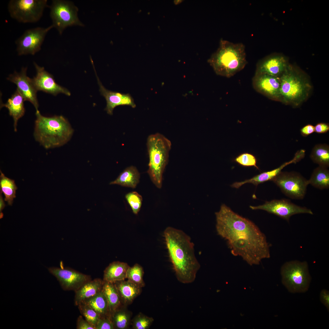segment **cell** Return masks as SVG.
Masks as SVG:
<instances>
[{
  "instance_id": "obj_1",
  "label": "cell",
  "mask_w": 329,
  "mask_h": 329,
  "mask_svg": "<svg viewBox=\"0 0 329 329\" xmlns=\"http://www.w3.org/2000/svg\"><path fill=\"white\" fill-rule=\"evenodd\" d=\"M215 215L218 234L227 241L232 255L241 256L250 265L270 257L266 237L254 223L225 204Z\"/></svg>"
},
{
  "instance_id": "obj_2",
  "label": "cell",
  "mask_w": 329,
  "mask_h": 329,
  "mask_svg": "<svg viewBox=\"0 0 329 329\" xmlns=\"http://www.w3.org/2000/svg\"><path fill=\"white\" fill-rule=\"evenodd\" d=\"M164 236L177 279L183 284L193 282L200 264L195 256L190 238L182 231L170 227L165 230Z\"/></svg>"
},
{
  "instance_id": "obj_3",
  "label": "cell",
  "mask_w": 329,
  "mask_h": 329,
  "mask_svg": "<svg viewBox=\"0 0 329 329\" xmlns=\"http://www.w3.org/2000/svg\"><path fill=\"white\" fill-rule=\"evenodd\" d=\"M34 135L36 140L45 148L62 146L70 138L73 129L63 116H46L36 111Z\"/></svg>"
},
{
  "instance_id": "obj_4",
  "label": "cell",
  "mask_w": 329,
  "mask_h": 329,
  "mask_svg": "<svg viewBox=\"0 0 329 329\" xmlns=\"http://www.w3.org/2000/svg\"><path fill=\"white\" fill-rule=\"evenodd\" d=\"M280 78L281 103L297 108L308 99L312 85L309 75L299 66L290 63Z\"/></svg>"
},
{
  "instance_id": "obj_5",
  "label": "cell",
  "mask_w": 329,
  "mask_h": 329,
  "mask_svg": "<svg viewBox=\"0 0 329 329\" xmlns=\"http://www.w3.org/2000/svg\"><path fill=\"white\" fill-rule=\"evenodd\" d=\"M218 75L230 78L243 69L247 63L245 45L221 39L219 46L208 60Z\"/></svg>"
},
{
  "instance_id": "obj_6",
  "label": "cell",
  "mask_w": 329,
  "mask_h": 329,
  "mask_svg": "<svg viewBox=\"0 0 329 329\" xmlns=\"http://www.w3.org/2000/svg\"><path fill=\"white\" fill-rule=\"evenodd\" d=\"M147 145L149 157L147 172L153 183L157 188H161L172 143L168 139L157 133L148 136Z\"/></svg>"
},
{
  "instance_id": "obj_7",
  "label": "cell",
  "mask_w": 329,
  "mask_h": 329,
  "mask_svg": "<svg viewBox=\"0 0 329 329\" xmlns=\"http://www.w3.org/2000/svg\"><path fill=\"white\" fill-rule=\"evenodd\" d=\"M281 273L282 283L289 292H304L308 290L311 279L306 262H286L282 266Z\"/></svg>"
},
{
  "instance_id": "obj_8",
  "label": "cell",
  "mask_w": 329,
  "mask_h": 329,
  "mask_svg": "<svg viewBox=\"0 0 329 329\" xmlns=\"http://www.w3.org/2000/svg\"><path fill=\"white\" fill-rule=\"evenodd\" d=\"M47 0H11L8 9L10 16L17 21L34 23L40 20L44 9L49 6Z\"/></svg>"
},
{
  "instance_id": "obj_9",
  "label": "cell",
  "mask_w": 329,
  "mask_h": 329,
  "mask_svg": "<svg viewBox=\"0 0 329 329\" xmlns=\"http://www.w3.org/2000/svg\"><path fill=\"white\" fill-rule=\"evenodd\" d=\"M51 25L61 34L67 27L73 26H83L79 19L78 8L72 2L54 0L49 6Z\"/></svg>"
},
{
  "instance_id": "obj_10",
  "label": "cell",
  "mask_w": 329,
  "mask_h": 329,
  "mask_svg": "<svg viewBox=\"0 0 329 329\" xmlns=\"http://www.w3.org/2000/svg\"><path fill=\"white\" fill-rule=\"evenodd\" d=\"M272 181L286 196L302 199L306 194L308 181L298 173L281 172Z\"/></svg>"
},
{
  "instance_id": "obj_11",
  "label": "cell",
  "mask_w": 329,
  "mask_h": 329,
  "mask_svg": "<svg viewBox=\"0 0 329 329\" xmlns=\"http://www.w3.org/2000/svg\"><path fill=\"white\" fill-rule=\"evenodd\" d=\"M53 27H37L26 30L15 41L19 55H34L41 50V46L48 32Z\"/></svg>"
},
{
  "instance_id": "obj_12",
  "label": "cell",
  "mask_w": 329,
  "mask_h": 329,
  "mask_svg": "<svg viewBox=\"0 0 329 329\" xmlns=\"http://www.w3.org/2000/svg\"><path fill=\"white\" fill-rule=\"evenodd\" d=\"M252 210H261L276 215L289 222L292 215L299 214H313L312 210L305 207L297 205L288 200H274L266 201L264 204L256 206H250Z\"/></svg>"
},
{
  "instance_id": "obj_13",
  "label": "cell",
  "mask_w": 329,
  "mask_h": 329,
  "mask_svg": "<svg viewBox=\"0 0 329 329\" xmlns=\"http://www.w3.org/2000/svg\"><path fill=\"white\" fill-rule=\"evenodd\" d=\"M49 272L58 281L61 287L65 291L74 292L86 282L92 280L89 275L83 274L68 267H50Z\"/></svg>"
},
{
  "instance_id": "obj_14",
  "label": "cell",
  "mask_w": 329,
  "mask_h": 329,
  "mask_svg": "<svg viewBox=\"0 0 329 329\" xmlns=\"http://www.w3.org/2000/svg\"><path fill=\"white\" fill-rule=\"evenodd\" d=\"M289 64L288 58L284 54L273 53L259 60L255 74H265L280 77Z\"/></svg>"
},
{
  "instance_id": "obj_15",
  "label": "cell",
  "mask_w": 329,
  "mask_h": 329,
  "mask_svg": "<svg viewBox=\"0 0 329 329\" xmlns=\"http://www.w3.org/2000/svg\"><path fill=\"white\" fill-rule=\"evenodd\" d=\"M252 81L256 91L270 99L281 102L280 77L265 74H255Z\"/></svg>"
},
{
  "instance_id": "obj_16",
  "label": "cell",
  "mask_w": 329,
  "mask_h": 329,
  "mask_svg": "<svg viewBox=\"0 0 329 329\" xmlns=\"http://www.w3.org/2000/svg\"><path fill=\"white\" fill-rule=\"evenodd\" d=\"M34 64L36 74L32 80L37 91H41L54 96L59 93H63L68 96L71 95L68 89L56 83L53 76L46 71L43 67L39 66L35 62Z\"/></svg>"
},
{
  "instance_id": "obj_17",
  "label": "cell",
  "mask_w": 329,
  "mask_h": 329,
  "mask_svg": "<svg viewBox=\"0 0 329 329\" xmlns=\"http://www.w3.org/2000/svg\"><path fill=\"white\" fill-rule=\"evenodd\" d=\"M27 67L22 68L20 72L15 71L10 75L7 80L15 83L17 89L21 94L25 101L30 102L34 106L36 111L38 110L39 103L37 92L32 82V79L27 75Z\"/></svg>"
},
{
  "instance_id": "obj_18",
  "label": "cell",
  "mask_w": 329,
  "mask_h": 329,
  "mask_svg": "<svg viewBox=\"0 0 329 329\" xmlns=\"http://www.w3.org/2000/svg\"><path fill=\"white\" fill-rule=\"evenodd\" d=\"M96 76L99 86V91L106 101L105 110L108 114L112 115L114 109L119 106L128 105L133 108L136 107L134 99L129 94H123L107 89L103 85L96 74Z\"/></svg>"
},
{
  "instance_id": "obj_19",
  "label": "cell",
  "mask_w": 329,
  "mask_h": 329,
  "mask_svg": "<svg viewBox=\"0 0 329 329\" xmlns=\"http://www.w3.org/2000/svg\"><path fill=\"white\" fill-rule=\"evenodd\" d=\"M23 97L17 89L14 93L7 100L5 104H1V107H5L9 112V115L13 120L14 129L17 131V122L18 120L24 115L25 108Z\"/></svg>"
},
{
  "instance_id": "obj_20",
  "label": "cell",
  "mask_w": 329,
  "mask_h": 329,
  "mask_svg": "<svg viewBox=\"0 0 329 329\" xmlns=\"http://www.w3.org/2000/svg\"><path fill=\"white\" fill-rule=\"evenodd\" d=\"M299 157L296 154L295 155L293 158L289 161L286 162L279 167L273 170L265 172L257 175L253 178L244 181L236 182L233 183L231 186L236 188H238L243 185L247 183H250L255 186L265 182L272 181L281 171L287 165L292 163H296L299 161Z\"/></svg>"
},
{
  "instance_id": "obj_21",
  "label": "cell",
  "mask_w": 329,
  "mask_h": 329,
  "mask_svg": "<svg viewBox=\"0 0 329 329\" xmlns=\"http://www.w3.org/2000/svg\"><path fill=\"white\" fill-rule=\"evenodd\" d=\"M113 283L119 293L122 304L126 306L131 304L142 291V288L127 280Z\"/></svg>"
},
{
  "instance_id": "obj_22",
  "label": "cell",
  "mask_w": 329,
  "mask_h": 329,
  "mask_svg": "<svg viewBox=\"0 0 329 329\" xmlns=\"http://www.w3.org/2000/svg\"><path fill=\"white\" fill-rule=\"evenodd\" d=\"M103 283V280L99 278L92 279L85 283L75 292V305L77 306L85 299L100 292Z\"/></svg>"
},
{
  "instance_id": "obj_23",
  "label": "cell",
  "mask_w": 329,
  "mask_h": 329,
  "mask_svg": "<svg viewBox=\"0 0 329 329\" xmlns=\"http://www.w3.org/2000/svg\"><path fill=\"white\" fill-rule=\"evenodd\" d=\"M129 267L125 262L116 261L111 263L104 271L103 280L113 283L125 280Z\"/></svg>"
},
{
  "instance_id": "obj_24",
  "label": "cell",
  "mask_w": 329,
  "mask_h": 329,
  "mask_svg": "<svg viewBox=\"0 0 329 329\" xmlns=\"http://www.w3.org/2000/svg\"><path fill=\"white\" fill-rule=\"evenodd\" d=\"M140 177V173L136 168L133 166H130L125 169L109 184L135 188L139 182Z\"/></svg>"
},
{
  "instance_id": "obj_25",
  "label": "cell",
  "mask_w": 329,
  "mask_h": 329,
  "mask_svg": "<svg viewBox=\"0 0 329 329\" xmlns=\"http://www.w3.org/2000/svg\"><path fill=\"white\" fill-rule=\"evenodd\" d=\"M102 290L108 302L111 317L114 312L124 306L122 303L119 293L113 283L104 281Z\"/></svg>"
},
{
  "instance_id": "obj_26",
  "label": "cell",
  "mask_w": 329,
  "mask_h": 329,
  "mask_svg": "<svg viewBox=\"0 0 329 329\" xmlns=\"http://www.w3.org/2000/svg\"><path fill=\"white\" fill-rule=\"evenodd\" d=\"M82 303L92 308L100 315L101 317H109L111 318L108 302L102 290L94 295L85 299Z\"/></svg>"
},
{
  "instance_id": "obj_27",
  "label": "cell",
  "mask_w": 329,
  "mask_h": 329,
  "mask_svg": "<svg viewBox=\"0 0 329 329\" xmlns=\"http://www.w3.org/2000/svg\"><path fill=\"white\" fill-rule=\"evenodd\" d=\"M309 184L320 189L329 187V171L327 168L320 166L313 171L310 179Z\"/></svg>"
},
{
  "instance_id": "obj_28",
  "label": "cell",
  "mask_w": 329,
  "mask_h": 329,
  "mask_svg": "<svg viewBox=\"0 0 329 329\" xmlns=\"http://www.w3.org/2000/svg\"><path fill=\"white\" fill-rule=\"evenodd\" d=\"M0 191L3 193L4 200L8 204L12 205L14 199L16 197V191L17 189L15 181L5 176L0 170Z\"/></svg>"
},
{
  "instance_id": "obj_29",
  "label": "cell",
  "mask_w": 329,
  "mask_h": 329,
  "mask_svg": "<svg viewBox=\"0 0 329 329\" xmlns=\"http://www.w3.org/2000/svg\"><path fill=\"white\" fill-rule=\"evenodd\" d=\"M131 313L126 308V306H123L116 310L111 317L114 329L128 328L131 323Z\"/></svg>"
},
{
  "instance_id": "obj_30",
  "label": "cell",
  "mask_w": 329,
  "mask_h": 329,
  "mask_svg": "<svg viewBox=\"0 0 329 329\" xmlns=\"http://www.w3.org/2000/svg\"><path fill=\"white\" fill-rule=\"evenodd\" d=\"M310 157L319 166L326 168L329 166V147L326 144H318L313 148Z\"/></svg>"
},
{
  "instance_id": "obj_31",
  "label": "cell",
  "mask_w": 329,
  "mask_h": 329,
  "mask_svg": "<svg viewBox=\"0 0 329 329\" xmlns=\"http://www.w3.org/2000/svg\"><path fill=\"white\" fill-rule=\"evenodd\" d=\"M143 267L139 264H136L128 268L126 279L142 288L145 285L143 278Z\"/></svg>"
},
{
  "instance_id": "obj_32",
  "label": "cell",
  "mask_w": 329,
  "mask_h": 329,
  "mask_svg": "<svg viewBox=\"0 0 329 329\" xmlns=\"http://www.w3.org/2000/svg\"><path fill=\"white\" fill-rule=\"evenodd\" d=\"M79 311L85 318L94 328L101 318L100 315L89 306L81 303L77 306Z\"/></svg>"
},
{
  "instance_id": "obj_33",
  "label": "cell",
  "mask_w": 329,
  "mask_h": 329,
  "mask_svg": "<svg viewBox=\"0 0 329 329\" xmlns=\"http://www.w3.org/2000/svg\"><path fill=\"white\" fill-rule=\"evenodd\" d=\"M154 319L139 313L132 320V324L133 329H148L154 321Z\"/></svg>"
},
{
  "instance_id": "obj_34",
  "label": "cell",
  "mask_w": 329,
  "mask_h": 329,
  "mask_svg": "<svg viewBox=\"0 0 329 329\" xmlns=\"http://www.w3.org/2000/svg\"><path fill=\"white\" fill-rule=\"evenodd\" d=\"M125 198L131 207L133 212L137 214L140 210L142 202V196L136 192L127 193Z\"/></svg>"
},
{
  "instance_id": "obj_35",
  "label": "cell",
  "mask_w": 329,
  "mask_h": 329,
  "mask_svg": "<svg viewBox=\"0 0 329 329\" xmlns=\"http://www.w3.org/2000/svg\"><path fill=\"white\" fill-rule=\"evenodd\" d=\"M235 161L242 166H254L259 169L256 164L257 160L256 157L251 154L247 153L242 154L235 158Z\"/></svg>"
},
{
  "instance_id": "obj_36",
  "label": "cell",
  "mask_w": 329,
  "mask_h": 329,
  "mask_svg": "<svg viewBox=\"0 0 329 329\" xmlns=\"http://www.w3.org/2000/svg\"><path fill=\"white\" fill-rule=\"evenodd\" d=\"M95 329H114L110 317H101L95 327Z\"/></svg>"
},
{
  "instance_id": "obj_37",
  "label": "cell",
  "mask_w": 329,
  "mask_h": 329,
  "mask_svg": "<svg viewBox=\"0 0 329 329\" xmlns=\"http://www.w3.org/2000/svg\"><path fill=\"white\" fill-rule=\"evenodd\" d=\"M77 329H95V328L82 316H79L76 321Z\"/></svg>"
},
{
  "instance_id": "obj_38",
  "label": "cell",
  "mask_w": 329,
  "mask_h": 329,
  "mask_svg": "<svg viewBox=\"0 0 329 329\" xmlns=\"http://www.w3.org/2000/svg\"><path fill=\"white\" fill-rule=\"evenodd\" d=\"M314 130L318 133H326L329 130V125L324 122L318 123L314 126Z\"/></svg>"
},
{
  "instance_id": "obj_39",
  "label": "cell",
  "mask_w": 329,
  "mask_h": 329,
  "mask_svg": "<svg viewBox=\"0 0 329 329\" xmlns=\"http://www.w3.org/2000/svg\"><path fill=\"white\" fill-rule=\"evenodd\" d=\"M320 300L328 310L329 309V292L325 289L322 290L320 295Z\"/></svg>"
},
{
  "instance_id": "obj_40",
  "label": "cell",
  "mask_w": 329,
  "mask_h": 329,
  "mask_svg": "<svg viewBox=\"0 0 329 329\" xmlns=\"http://www.w3.org/2000/svg\"><path fill=\"white\" fill-rule=\"evenodd\" d=\"M314 132V126L310 124L305 125L300 130L301 134L303 136H307Z\"/></svg>"
},
{
  "instance_id": "obj_41",
  "label": "cell",
  "mask_w": 329,
  "mask_h": 329,
  "mask_svg": "<svg viewBox=\"0 0 329 329\" xmlns=\"http://www.w3.org/2000/svg\"><path fill=\"white\" fill-rule=\"evenodd\" d=\"M4 200H5L2 196V192L0 191V218H2L3 216V214L2 213V211L4 209L5 206Z\"/></svg>"
}]
</instances>
